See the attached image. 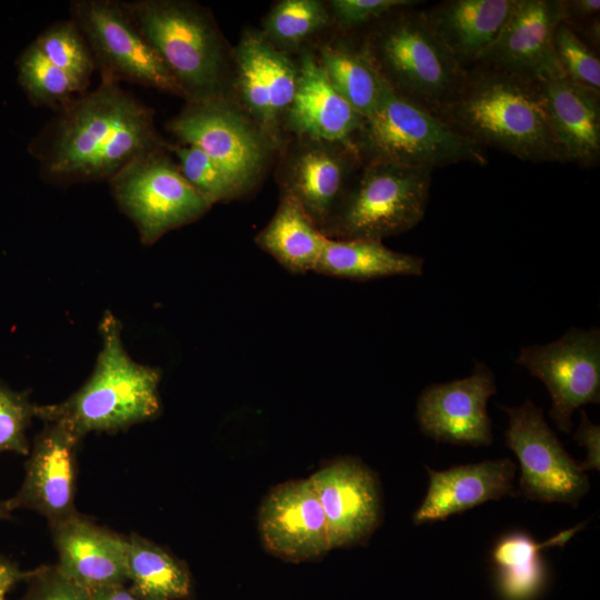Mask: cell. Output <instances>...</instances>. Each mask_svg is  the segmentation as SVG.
<instances>
[{"label": "cell", "instance_id": "6da1fadb", "mask_svg": "<svg viewBox=\"0 0 600 600\" xmlns=\"http://www.w3.org/2000/svg\"><path fill=\"white\" fill-rule=\"evenodd\" d=\"M171 148L151 108L119 84L101 82L58 110L37 157L49 181L69 184L109 181L131 161Z\"/></svg>", "mask_w": 600, "mask_h": 600}, {"label": "cell", "instance_id": "7a4b0ae2", "mask_svg": "<svg viewBox=\"0 0 600 600\" xmlns=\"http://www.w3.org/2000/svg\"><path fill=\"white\" fill-rule=\"evenodd\" d=\"M438 118L482 148L536 163L568 162L551 129L540 82L472 68Z\"/></svg>", "mask_w": 600, "mask_h": 600}, {"label": "cell", "instance_id": "3957f363", "mask_svg": "<svg viewBox=\"0 0 600 600\" xmlns=\"http://www.w3.org/2000/svg\"><path fill=\"white\" fill-rule=\"evenodd\" d=\"M102 347L92 374L68 399L37 406L36 418L59 422L79 439L90 432L114 433L154 419L161 409L158 368L136 362L127 353L121 323L107 311L100 322Z\"/></svg>", "mask_w": 600, "mask_h": 600}, {"label": "cell", "instance_id": "277c9868", "mask_svg": "<svg viewBox=\"0 0 600 600\" xmlns=\"http://www.w3.org/2000/svg\"><path fill=\"white\" fill-rule=\"evenodd\" d=\"M360 50L399 96L439 116L459 94L467 71L423 10H398L370 27Z\"/></svg>", "mask_w": 600, "mask_h": 600}, {"label": "cell", "instance_id": "5b68a950", "mask_svg": "<svg viewBox=\"0 0 600 600\" xmlns=\"http://www.w3.org/2000/svg\"><path fill=\"white\" fill-rule=\"evenodd\" d=\"M120 4L171 71L187 102L226 96L227 51L206 8L184 0Z\"/></svg>", "mask_w": 600, "mask_h": 600}, {"label": "cell", "instance_id": "8992f818", "mask_svg": "<svg viewBox=\"0 0 600 600\" xmlns=\"http://www.w3.org/2000/svg\"><path fill=\"white\" fill-rule=\"evenodd\" d=\"M353 144L364 162L436 168L458 162L484 166V148L433 113L397 94L387 83Z\"/></svg>", "mask_w": 600, "mask_h": 600}, {"label": "cell", "instance_id": "52a82bcc", "mask_svg": "<svg viewBox=\"0 0 600 600\" xmlns=\"http://www.w3.org/2000/svg\"><path fill=\"white\" fill-rule=\"evenodd\" d=\"M432 170L392 162L362 163L324 236L382 241L412 229L424 217Z\"/></svg>", "mask_w": 600, "mask_h": 600}, {"label": "cell", "instance_id": "ba28073f", "mask_svg": "<svg viewBox=\"0 0 600 600\" xmlns=\"http://www.w3.org/2000/svg\"><path fill=\"white\" fill-rule=\"evenodd\" d=\"M109 183L120 211L134 223L144 246L197 221L213 206L184 179L168 151L131 161Z\"/></svg>", "mask_w": 600, "mask_h": 600}, {"label": "cell", "instance_id": "9c48e42d", "mask_svg": "<svg viewBox=\"0 0 600 600\" xmlns=\"http://www.w3.org/2000/svg\"><path fill=\"white\" fill-rule=\"evenodd\" d=\"M167 128L181 144L211 158L243 193L258 181L276 142L226 96L188 102Z\"/></svg>", "mask_w": 600, "mask_h": 600}, {"label": "cell", "instance_id": "30bf717a", "mask_svg": "<svg viewBox=\"0 0 600 600\" xmlns=\"http://www.w3.org/2000/svg\"><path fill=\"white\" fill-rule=\"evenodd\" d=\"M71 20L86 39L101 82L127 81L183 98L161 57L113 0H74Z\"/></svg>", "mask_w": 600, "mask_h": 600}, {"label": "cell", "instance_id": "8fae6325", "mask_svg": "<svg viewBox=\"0 0 600 600\" xmlns=\"http://www.w3.org/2000/svg\"><path fill=\"white\" fill-rule=\"evenodd\" d=\"M502 409L509 417L506 444L519 459V488L523 496L577 507L589 490L588 476L563 449L541 409L530 400Z\"/></svg>", "mask_w": 600, "mask_h": 600}, {"label": "cell", "instance_id": "7c38bea8", "mask_svg": "<svg viewBox=\"0 0 600 600\" xmlns=\"http://www.w3.org/2000/svg\"><path fill=\"white\" fill-rule=\"evenodd\" d=\"M516 362L541 380L551 397L550 417L569 433L574 410L600 401V331L571 329L548 344L524 347Z\"/></svg>", "mask_w": 600, "mask_h": 600}, {"label": "cell", "instance_id": "4fadbf2b", "mask_svg": "<svg viewBox=\"0 0 600 600\" xmlns=\"http://www.w3.org/2000/svg\"><path fill=\"white\" fill-rule=\"evenodd\" d=\"M562 21L561 0H516L497 38L473 68L540 83L564 77L553 44Z\"/></svg>", "mask_w": 600, "mask_h": 600}, {"label": "cell", "instance_id": "5bb4252c", "mask_svg": "<svg viewBox=\"0 0 600 600\" xmlns=\"http://www.w3.org/2000/svg\"><path fill=\"white\" fill-rule=\"evenodd\" d=\"M79 439L59 422H44L34 437L17 493L8 499L11 510L29 509L43 516L49 527L78 513L76 509Z\"/></svg>", "mask_w": 600, "mask_h": 600}, {"label": "cell", "instance_id": "9a60e30c", "mask_svg": "<svg viewBox=\"0 0 600 600\" xmlns=\"http://www.w3.org/2000/svg\"><path fill=\"white\" fill-rule=\"evenodd\" d=\"M241 109L272 139L292 103L299 68L261 32L247 30L233 51Z\"/></svg>", "mask_w": 600, "mask_h": 600}, {"label": "cell", "instance_id": "2e32d148", "mask_svg": "<svg viewBox=\"0 0 600 600\" xmlns=\"http://www.w3.org/2000/svg\"><path fill=\"white\" fill-rule=\"evenodd\" d=\"M361 166L352 144L303 138L284 163L282 193L292 196L323 232Z\"/></svg>", "mask_w": 600, "mask_h": 600}, {"label": "cell", "instance_id": "e0dca14e", "mask_svg": "<svg viewBox=\"0 0 600 600\" xmlns=\"http://www.w3.org/2000/svg\"><path fill=\"white\" fill-rule=\"evenodd\" d=\"M496 392L494 376L481 362L463 379L427 387L417 401L421 431L439 442L490 444L493 438L487 402Z\"/></svg>", "mask_w": 600, "mask_h": 600}, {"label": "cell", "instance_id": "ac0fdd59", "mask_svg": "<svg viewBox=\"0 0 600 600\" xmlns=\"http://www.w3.org/2000/svg\"><path fill=\"white\" fill-rule=\"evenodd\" d=\"M258 528L266 550L282 560L309 561L332 549L310 478L274 487L259 508Z\"/></svg>", "mask_w": 600, "mask_h": 600}, {"label": "cell", "instance_id": "d6986e66", "mask_svg": "<svg viewBox=\"0 0 600 600\" xmlns=\"http://www.w3.org/2000/svg\"><path fill=\"white\" fill-rule=\"evenodd\" d=\"M310 480L327 520L332 549L366 541L380 524L378 479L359 460L338 459Z\"/></svg>", "mask_w": 600, "mask_h": 600}, {"label": "cell", "instance_id": "ffe728a7", "mask_svg": "<svg viewBox=\"0 0 600 600\" xmlns=\"http://www.w3.org/2000/svg\"><path fill=\"white\" fill-rule=\"evenodd\" d=\"M59 571L90 591L127 584V537L96 524L81 513L50 527Z\"/></svg>", "mask_w": 600, "mask_h": 600}, {"label": "cell", "instance_id": "44dd1931", "mask_svg": "<svg viewBox=\"0 0 600 600\" xmlns=\"http://www.w3.org/2000/svg\"><path fill=\"white\" fill-rule=\"evenodd\" d=\"M288 128L306 139L353 144L363 117L334 89L318 58L304 51L298 63Z\"/></svg>", "mask_w": 600, "mask_h": 600}, {"label": "cell", "instance_id": "7402d4cb", "mask_svg": "<svg viewBox=\"0 0 600 600\" xmlns=\"http://www.w3.org/2000/svg\"><path fill=\"white\" fill-rule=\"evenodd\" d=\"M429 487L413 513L416 524L444 520L489 500L516 497V466L510 459L484 460L442 471L426 467Z\"/></svg>", "mask_w": 600, "mask_h": 600}, {"label": "cell", "instance_id": "603a6c76", "mask_svg": "<svg viewBox=\"0 0 600 600\" xmlns=\"http://www.w3.org/2000/svg\"><path fill=\"white\" fill-rule=\"evenodd\" d=\"M553 134L568 162L598 166L600 160V91L566 77L541 82Z\"/></svg>", "mask_w": 600, "mask_h": 600}, {"label": "cell", "instance_id": "cb8c5ba5", "mask_svg": "<svg viewBox=\"0 0 600 600\" xmlns=\"http://www.w3.org/2000/svg\"><path fill=\"white\" fill-rule=\"evenodd\" d=\"M516 0H448L423 13L457 62L472 69L497 38Z\"/></svg>", "mask_w": 600, "mask_h": 600}, {"label": "cell", "instance_id": "d4e9b609", "mask_svg": "<svg viewBox=\"0 0 600 600\" xmlns=\"http://www.w3.org/2000/svg\"><path fill=\"white\" fill-rule=\"evenodd\" d=\"M583 527L584 523H580L543 542H537L521 531L502 536L492 548L491 561L504 600H532L539 594L547 578L542 550L562 547Z\"/></svg>", "mask_w": 600, "mask_h": 600}, {"label": "cell", "instance_id": "484cf974", "mask_svg": "<svg viewBox=\"0 0 600 600\" xmlns=\"http://www.w3.org/2000/svg\"><path fill=\"white\" fill-rule=\"evenodd\" d=\"M326 239L300 203L281 192L273 217L254 241L287 271L302 274L314 272Z\"/></svg>", "mask_w": 600, "mask_h": 600}, {"label": "cell", "instance_id": "4316f807", "mask_svg": "<svg viewBox=\"0 0 600 600\" xmlns=\"http://www.w3.org/2000/svg\"><path fill=\"white\" fill-rule=\"evenodd\" d=\"M421 257L398 252L374 239H326L316 273L369 280L391 276H420Z\"/></svg>", "mask_w": 600, "mask_h": 600}, {"label": "cell", "instance_id": "83f0119b", "mask_svg": "<svg viewBox=\"0 0 600 600\" xmlns=\"http://www.w3.org/2000/svg\"><path fill=\"white\" fill-rule=\"evenodd\" d=\"M127 586L140 600H184L191 596L186 562L138 533L127 537Z\"/></svg>", "mask_w": 600, "mask_h": 600}, {"label": "cell", "instance_id": "f1b7e54d", "mask_svg": "<svg viewBox=\"0 0 600 600\" xmlns=\"http://www.w3.org/2000/svg\"><path fill=\"white\" fill-rule=\"evenodd\" d=\"M334 89L363 117L378 104L386 82L359 49L342 43H327L318 58Z\"/></svg>", "mask_w": 600, "mask_h": 600}, {"label": "cell", "instance_id": "f546056e", "mask_svg": "<svg viewBox=\"0 0 600 600\" xmlns=\"http://www.w3.org/2000/svg\"><path fill=\"white\" fill-rule=\"evenodd\" d=\"M331 20L328 4L320 0H282L267 14L261 33L286 51L327 28Z\"/></svg>", "mask_w": 600, "mask_h": 600}, {"label": "cell", "instance_id": "4dcf8cb0", "mask_svg": "<svg viewBox=\"0 0 600 600\" xmlns=\"http://www.w3.org/2000/svg\"><path fill=\"white\" fill-rule=\"evenodd\" d=\"M33 43L68 74L81 93L86 92L97 68L86 39L72 20L52 23Z\"/></svg>", "mask_w": 600, "mask_h": 600}, {"label": "cell", "instance_id": "1f68e13d", "mask_svg": "<svg viewBox=\"0 0 600 600\" xmlns=\"http://www.w3.org/2000/svg\"><path fill=\"white\" fill-rule=\"evenodd\" d=\"M19 79L31 101L57 111L81 94L66 72L31 43L19 60Z\"/></svg>", "mask_w": 600, "mask_h": 600}, {"label": "cell", "instance_id": "d6a6232c", "mask_svg": "<svg viewBox=\"0 0 600 600\" xmlns=\"http://www.w3.org/2000/svg\"><path fill=\"white\" fill-rule=\"evenodd\" d=\"M184 179L212 204L243 194L236 182L204 152L192 146H172Z\"/></svg>", "mask_w": 600, "mask_h": 600}, {"label": "cell", "instance_id": "836d02e7", "mask_svg": "<svg viewBox=\"0 0 600 600\" xmlns=\"http://www.w3.org/2000/svg\"><path fill=\"white\" fill-rule=\"evenodd\" d=\"M554 52L566 78L600 91V60L566 22L556 29Z\"/></svg>", "mask_w": 600, "mask_h": 600}, {"label": "cell", "instance_id": "e575fe53", "mask_svg": "<svg viewBox=\"0 0 600 600\" xmlns=\"http://www.w3.org/2000/svg\"><path fill=\"white\" fill-rule=\"evenodd\" d=\"M36 404L28 391L17 392L0 382V453L27 456L30 444L27 430L36 417Z\"/></svg>", "mask_w": 600, "mask_h": 600}, {"label": "cell", "instance_id": "d590c367", "mask_svg": "<svg viewBox=\"0 0 600 600\" xmlns=\"http://www.w3.org/2000/svg\"><path fill=\"white\" fill-rule=\"evenodd\" d=\"M416 0H332L329 1L331 19L343 29L372 27L389 14L407 8H414Z\"/></svg>", "mask_w": 600, "mask_h": 600}, {"label": "cell", "instance_id": "8d00e7d4", "mask_svg": "<svg viewBox=\"0 0 600 600\" xmlns=\"http://www.w3.org/2000/svg\"><path fill=\"white\" fill-rule=\"evenodd\" d=\"M19 600H90L88 590L64 577L57 566L32 569Z\"/></svg>", "mask_w": 600, "mask_h": 600}, {"label": "cell", "instance_id": "74e56055", "mask_svg": "<svg viewBox=\"0 0 600 600\" xmlns=\"http://www.w3.org/2000/svg\"><path fill=\"white\" fill-rule=\"evenodd\" d=\"M577 443L586 448V459L580 463L582 471L586 470H599L600 469V427L594 424L586 414L581 411V422L573 436Z\"/></svg>", "mask_w": 600, "mask_h": 600}, {"label": "cell", "instance_id": "f35d334b", "mask_svg": "<svg viewBox=\"0 0 600 600\" xmlns=\"http://www.w3.org/2000/svg\"><path fill=\"white\" fill-rule=\"evenodd\" d=\"M561 4L563 22L572 29H578L589 20L599 17V0H561Z\"/></svg>", "mask_w": 600, "mask_h": 600}, {"label": "cell", "instance_id": "ab89813d", "mask_svg": "<svg viewBox=\"0 0 600 600\" xmlns=\"http://www.w3.org/2000/svg\"><path fill=\"white\" fill-rule=\"evenodd\" d=\"M32 570H22L17 562L0 553V600H6L8 592L30 577Z\"/></svg>", "mask_w": 600, "mask_h": 600}, {"label": "cell", "instance_id": "60d3db41", "mask_svg": "<svg viewBox=\"0 0 600 600\" xmlns=\"http://www.w3.org/2000/svg\"><path fill=\"white\" fill-rule=\"evenodd\" d=\"M90 600H140L127 584H114L88 591Z\"/></svg>", "mask_w": 600, "mask_h": 600}, {"label": "cell", "instance_id": "b9f144b4", "mask_svg": "<svg viewBox=\"0 0 600 600\" xmlns=\"http://www.w3.org/2000/svg\"><path fill=\"white\" fill-rule=\"evenodd\" d=\"M580 32L584 36L586 40L590 42L593 47H599L600 42V20L599 17H596L581 27L578 28ZM578 29H573L577 31Z\"/></svg>", "mask_w": 600, "mask_h": 600}, {"label": "cell", "instance_id": "7bdbcfd3", "mask_svg": "<svg viewBox=\"0 0 600 600\" xmlns=\"http://www.w3.org/2000/svg\"><path fill=\"white\" fill-rule=\"evenodd\" d=\"M11 508L8 503V500L0 498V520H7L11 518Z\"/></svg>", "mask_w": 600, "mask_h": 600}]
</instances>
